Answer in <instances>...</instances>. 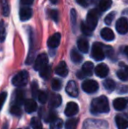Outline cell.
Returning a JSON list of instances; mask_svg holds the SVG:
<instances>
[{"mask_svg":"<svg viewBox=\"0 0 128 129\" xmlns=\"http://www.w3.org/2000/svg\"><path fill=\"white\" fill-rule=\"evenodd\" d=\"M60 42H61V34L56 33V34H55L53 36H51L48 39V46L50 48H56L60 45Z\"/></svg>","mask_w":128,"mask_h":129,"instance_id":"cell-11","label":"cell"},{"mask_svg":"<svg viewBox=\"0 0 128 129\" xmlns=\"http://www.w3.org/2000/svg\"><path fill=\"white\" fill-rule=\"evenodd\" d=\"M32 11L29 7H23L19 11V19L22 21L28 20V19L32 18Z\"/></svg>","mask_w":128,"mask_h":129,"instance_id":"cell-12","label":"cell"},{"mask_svg":"<svg viewBox=\"0 0 128 129\" xmlns=\"http://www.w3.org/2000/svg\"><path fill=\"white\" fill-rule=\"evenodd\" d=\"M21 1V4H23V5H30L32 4V2H33V0H20Z\"/></svg>","mask_w":128,"mask_h":129,"instance_id":"cell-44","label":"cell"},{"mask_svg":"<svg viewBox=\"0 0 128 129\" xmlns=\"http://www.w3.org/2000/svg\"><path fill=\"white\" fill-rule=\"evenodd\" d=\"M15 101L18 105H21L25 103V92L22 90H18L16 91V98Z\"/></svg>","mask_w":128,"mask_h":129,"instance_id":"cell-25","label":"cell"},{"mask_svg":"<svg viewBox=\"0 0 128 129\" xmlns=\"http://www.w3.org/2000/svg\"><path fill=\"white\" fill-rule=\"evenodd\" d=\"M125 71L127 73V75H128V66L127 67H125Z\"/></svg>","mask_w":128,"mask_h":129,"instance_id":"cell-47","label":"cell"},{"mask_svg":"<svg viewBox=\"0 0 128 129\" xmlns=\"http://www.w3.org/2000/svg\"><path fill=\"white\" fill-rule=\"evenodd\" d=\"M124 52H125V54H126V56L128 57V46L125 48V49H124Z\"/></svg>","mask_w":128,"mask_h":129,"instance_id":"cell-45","label":"cell"},{"mask_svg":"<svg viewBox=\"0 0 128 129\" xmlns=\"http://www.w3.org/2000/svg\"><path fill=\"white\" fill-rule=\"evenodd\" d=\"M77 47H78V49L82 53H87L89 51V42L87 40L83 39V38H81L78 40Z\"/></svg>","mask_w":128,"mask_h":129,"instance_id":"cell-21","label":"cell"},{"mask_svg":"<svg viewBox=\"0 0 128 129\" xmlns=\"http://www.w3.org/2000/svg\"><path fill=\"white\" fill-rule=\"evenodd\" d=\"M25 110L28 113H32V112H35L37 109V103L33 100V99H27L25 101Z\"/></svg>","mask_w":128,"mask_h":129,"instance_id":"cell-16","label":"cell"},{"mask_svg":"<svg viewBox=\"0 0 128 129\" xmlns=\"http://www.w3.org/2000/svg\"><path fill=\"white\" fill-rule=\"evenodd\" d=\"M28 78H29V76H28L27 71L22 70V71L19 72L17 75L14 76V77L12 78V84L17 87L25 86L28 83Z\"/></svg>","mask_w":128,"mask_h":129,"instance_id":"cell-2","label":"cell"},{"mask_svg":"<svg viewBox=\"0 0 128 129\" xmlns=\"http://www.w3.org/2000/svg\"><path fill=\"white\" fill-rule=\"evenodd\" d=\"M31 126L32 129H42V125H41L40 119L38 117H34L31 120Z\"/></svg>","mask_w":128,"mask_h":129,"instance_id":"cell-29","label":"cell"},{"mask_svg":"<svg viewBox=\"0 0 128 129\" xmlns=\"http://www.w3.org/2000/svg\"><path fill=\"white\" fill-rule=\"evenodd\" d=\"M76 2L81 5V6H83V7L88 6V1L87 0H76Z\"/></svg>","mask_w":128,"mask_h":129,"instance_id":"cell-43","label":"cell"},{"mask_svg":"<svg viewBox=\"0 0 128 129\" xmlns=\"http://www.w3.org/2000/svg\"><path fill=\"white\" fill-rule=\"evenodd\" d=\"M32 94L33 98H36L39 94V86H38V83L35 81L32 82Z\"/></svg>","mask_w":128,"mask_h":129,"instance_id":"cell-38","label":"cell"},{"mask_svg":"<svg viewBox=\"0 0 128 129\" xmlns=\"http://www.w3.org/2000/svg\"><path fill=\"white\" fill-rule=\"evenodd\" d=\"M116 125L118 129H127L128 128V121L125 118H123L120 115H117L115 118Z\"/></svg>","mask_w":128,"mask_h":129,"instance_id":"cell-20","label":"cell"},{"mask_svg":"<svg viewBox=\"0 0 128 129\" xmlns=\"http://www.w3.org/2000/svg\"><path fill=\"white\" fill-rule=\"evenodd\" d=\"M91 56L94 58L96 61H102L105 57V54L103 49V46L99 43H95L92 47V51H91Z\"/></svg>","mask_w":128,"mask_h":129,"instance_id":"cell-4","label":"cell"},{"mask_svg":"<svg viewBox=\"0 0 128 129\" xmlns=\"http://www.w3.org/2000/svg\"><path fill=\"white\" fill-rule=\"evenodd\" d=\"M2 7H3V14L5 16H8L10 13V5L8 0H2Z\"/></svg>","mask_w":128,"mask_h":129,"instance_id":"cell-31","label":"cell"},{"mask_svg":"<svg viewBox=\"0 0 128 129\" xmlns=\"http://www.w3.org/2000/svg\"><path fill=\"white\" fill-rule=\"evenodd\" d=\"M51 86L54 90H60L61 88H62V82L59 79H57V78H54L52 80Z\"/></svg>","mask_w":128,"mask_h":129,"instance_id":"cell-32","label":"cell"},{"mask_svg":"<svg viewBox=\"0 0 128 129\" xmlns=\"http://www.w3.org/2000/svg\"><path fill=\"white\" fill-rule=\"evenodd\" d=\"M44 119L46 122H50L51 123L53 120H55L56 119V115H55V112L54 111H49V112L47 113V115L44 116Z\"/></svg>","mask_w":128,"mask_h":129,"instance_id":"cell-34","label":"cell"},{"mask_svg":"<svg viewBox=\"0 0 128 129\" xmlns=\"http://www.w3.org/2000/svg\"><path fill=\"white\" fill-rule=\"evenodd\" d=\"M115 17V12H111V13H109L107 16H106V18L104 19V22H105L106 25H111V22H112L113 19H114Z\"/></svg>","mask_w":128,"mask_h":129,"instance_id":"cell-40","label":"cell"},{"mask_svg":"<svg viewBox=\"0 0 128 129\" xmlns=\"http://www.w3.org/2000/svg\"><path fill=\"white\" fill-rule=\"evenodd\" d=\"M77 123H78L77 119L71 118V119H68L66 121V123H65V129H75L77 126Z\"/></svg>","mask_w":128,"mask_h":129,"instance_id":"cell-27","label":"cell"},{"mask_svg":"<svg viewBox=\"0 0 128 129\" xmlns=\"http://www.w3.org/2000/svg\"><path fill=\"white\" fill-rule=\"evenodd\" d=\"M62 97L59 94H52L50 96V99H49V105L51 107L53 108H56V107L60 106L61 104H62Z\"/></svg>","mask_w":128,"mask_h":129,"instance_id":"cell-14","label":"cell"},{"mask_svg":"<svg viewBox=\"0 0 128 129\" xmlns=\"http://www.w3.org/2000/svg\"><path fill=\"white\" fill-rule=\"evenodd\" d=\"M50 129H62V126H63V121L61 119H56L55 120H53L51 123H50Z\"/></svg>","mask_w":128,"mask_h":129,"instance_id":"cell-28","label":"cell"},{"mask_svg":"<svg viewBox=\"0 0 128 129\" xmlns=\"http://www.w3.org/2000/svg\"><path fill=\"white\" fill-rule=\"evenodd\" d=\"M93 70H94V65L91 61H87L82 65V72L85 77H90V76L92 75Z\"/></svg>","mask_w":128,"mask_h":129,"instance_id":"cell-17","label":"cell"},{"mask_svg":"<svg viewBox=\"0 0 128 129\" xmlns=\"http://www.w3.org/2000/svg\"><path fill=\"white\" fill-rule=\"evenodd\" d=\"M127 105V101L123 98H118L113 101V106L117 111H122L125 108Z\"/></svg>","mask_w":128,"mask_h":129,"instance_id":"cell-18","label":"cell"},{"mask_svg":"<svg viewBox=\"0 0 128 129\" xmlns=\"http://www.w3.org/2000/svg\"><path fill=\"white\" fill-rule=\"evenodd\" d=\"M95 73L97 77H101V78H104L106 77L107 75L109 74V68L106 64L104 63H100L96 67L95 69Z\"/></svg>","mask_w":128,"mask_h":129,"instance_id":"cell-9","label":"cell"},{"mask_svg":"<svg viewBox=\"0 0 128 129\" xmlns=\"http://www.w3.org/2000/svg\"><path fill=\"white\" fill-rule=\"evenodd\" d=\"M55 72H56L57 75L61 76V77H67V75H68V66H67L66 62L61 61L58 64V66L56 67Z\"/></svg>","mask_w":128,"mask_h":129,"instance_id":"cell-13","label":"cell"},{"mask_svg":"<svg viewBox=\"0 0 128 129\" xmlns=\"http://www.w3.org/2000/svg\"><path fill=\"white\" fill-rule=\"evenodd\" d=\"M78 112V105L75 102H68L65 109V114L68 117H73Z\"/></svg>","mask_w":128,"mask_h":129,"instance_id":"cell-10","label":"cell"},{"mask_svg":"<svg viewBox=\"0 0 128 129\" xmlns=\"http://www.w3.org/2000/svg\"><path fill=\"white\" fill-rule=\"evenodd\" d=\"M6 97H7V93L6 92H2L0 94V111H1L2 107L4 105V103L5 102V99H6Z\"/></svg>","mask_w":128,"mask_h":129,"instance_id":"cell-42","label":"cell"},{"mask_svg":"<svg viewBox=\"0 0 128 129\" xmlns=\"http://www.w3.org/2000/svg\"><path fill=\"white\" fill-rule=\"evenodd\" d=\"M51 67L49 66V65H47L46 67H44L43 69H41L40 70H39V76H40L42 78H44V79H48V78L50 77V76H51Z\"/></svg>","mask_w":128,"mask_h":129,"instance_id":"cell-24","label":"cell"},{"mask_svg":"<svg viewBox=\"0 0 128 129\" xmlns=\"http://www.w3.org/2000/svg\"><path fill=\"white\" fill-rule=\"evenodd\" d=\"M116 29L118 34H125L128 32V22L125 18H120L116 23Z\"/></svg>","mask_w":128,"mask_h":129,"instance_id":"cell-7","label":"cell"},{"mask_svg":"<svg viewBox=\"0 0 128 129\" xmlns=\"http://www.w3.org/2000/svg\"><path fill=\"white\" fill-rule=\"evenodd\" d=\"M117 75H118V77L122 81H127L128 80V75L125 70H118L117 72Z\"/></svg>","mask_w":128,"mask_h":129,"instance_id":"cell-39","label":"cell"},{"mask_svg":"<svg viewBox=\"0 0 128 129\" xmlns=\"http://www.w3.org/2000/svg\"><path fill=\"white\" fill-rule=\"evenodd\" d=\"M70 18H71V24L74 31L75 30V26H76V12L75 9H72L70 12Z\"/></svg>","mask_w":128,"mask_h":129,"instance_id":"cell-37","label":"cell"},{"mask_svg":"<svg viewBox=\"0 0 128 129\" xmlns=\"http://www.w3.org/2000/svg\"><path fill=\"white\" fill-rule=\"evenodd\" d=\"M26 129H28V128H26Z\"/></svg>","mask_w":128,"mask_h":129,"instance_id":"cell-48","label":"cell"},{"mask_svg":"<svg viewBox=\"0 0 128 129\" xmlns=\"http://www.w3.org/2000/svg\"><path fill=\"white\" fill-rule=\"evenodd\" d=\"M70 57H71L72 61L75 63H79L82 61V55L78 52V50H76L75 48H74L71 51Z\"/></svg>","mask_w":128,"mask_h":129,"instance_id":"cell-22","label":"cell"},{"mask_svg":"<svg viewBox=\"0 0 128 129\" xmlns=\"http://www.w3.org/2000/svg\"><path fill=\"white\" fill-rule=\"evenodd\" d=\"M111 0H100L98 3V9L101 12H105L111 6Z\"/></svg>","mask_w":128,"mask_h":129,"instance_id":"cell-23","label":"cell"},{"mask_svg":"<svg viewBox=\"0 0 128 129\" xmlns=\"http://www.w3.org/2000/svg\"><path fill=\"white\" fill-rule=\"evenodd\" d=\"M81 29H82V34H85V35H87V36L91 35V34L93 33V31L86 25L85 22H82V24H81Z\"/></svg>","mask_w":128,"mask_h":129,"instance_id":"cell-33","label":"cell"},{"mask_svg":"<svg viewBox=\"0 0 128 129\" xmlns=\"http://www.w3.org/2000/svg\"><path fill=\"white\" fill-rule=\"evenodd\" d=\"M10 112H11V113L13 114V115H15V116H20L21 113H22V111H21L20 107H19V105H12V106L11 107Z\"/></svg>","mask_w":128,"mask_h":129,"instance_id":"cell-36","label":"cell"},{"mask_svg":"<svg viewBox=\"0 0 128 129\" xmlns=\"http://www.w3.org/2000/svg\"><path fill=\"white\" fill-rule=\"evenodd\" d=\"M98 12L97 10H91L88 12L87 19H86V25L90 27L92 31L96 28L98 21Z\"/></svg>","mask_w":128,"mask_h":129,"instance_id":"cell-3","label":"cell"},{"mask_svg":"<svg viewBox=\"0 0 128 129\" xmlns=\"http://www.w3.org/2000/svg\"><path fill=\"white\" fill-rule=\"evenodd\" d=\"M6 38V29L4 21H0V42H3Z\"/></svg>","mask_w":128,"mask_h":129,"instance_id":"cell-30","label":"cell"},{"mask_svg":"<svg viewBox=\"0 0 128 129\" xmlns=\"http://www.w3.org/2000/svg\"><path fill=\"white\" fill-rule=\"evenodd\" d=\"M50 17L52 18L53 20H55V22H58L59 20V15H58V11L57 10H51L49 12Z\"/></svg>","mask_w":128,"mask_h":129,"instance_id":"cell-41","label":"cell"},{"mask_svg":"<svg viewBox=\"0 0 128 129\" xmlns=\"http://www.w3.org/2000/svg\"><path fill=\"white\" fill-rule=\"evenodd\" d=\"M48 57L47 55V54H45V53L39 54L36 57L35 61H34V70L39 71L41 69L46 67L48 65Z\"/></svg>","mask_w":128,"mask_h":129,"instance_id":"cell-5","label":"cell"},{"mask_svg":"<svg viewBox=\"0 0 128 129\" xmlns=\"http://www.w3.org/2000/svg\"><path fill=\"white\" fill-rule=\"evenodd\" d=\"M101 36L104 40L107 41H111L115 39L114 33L111 30L110 28H104L101 31Z\"/></svg>","mask_w":128,"mask_h":129,"instance_id":"cell-19","label":"cell"},{"mask_svg":"<svg viewBox=\"0 0 128 129\" xmlns=\"http://www.w3.org/2000/svg\"><path fill=\"white\" fill-rule=\"evenodd\" d=\"M53 4H56L57 3V0H50Z\"/></svg>","mask_w":128,"mask_h":129,"instance_id":"cell-46","label":"cell"},{"mask_svg":"<svg viewBox=\"0 0 128 129\" xmlns=\"http://www.w3.org/2000/svg\"><path fill=\"white\" fill-rule=\"evenodd\" d=\"M66 92L70 96V97H73V98H76L79 94L78 91V87L76 85V83L73 80L69 81L68 83L66 86Z\"/></svg>","mask_w":128,"mask_h":129,"instance_id":"cell-8","label":"cell"},{"mask_svg":"<svg viewBox=\"0 0 128 129\" xmlns=\"http://www.w3.org/2000/svg\"><path fill=\"white\" fill-rule=\"evenodd\" d=\"M103 84H104V88H105L109 92L113 91L115 87H116V83L111 79H106L105 81L103 83Z\"/></svg>","mask_w":128,"mask_h":129,"instance_id":"cell-26","label":"cell"},{"mask_svg":"<svg viewBox=\"0 0 128 129\" xmlns=\"http://www.w3.org/2000/svg\"><path fill=\"white\" fill-rule=\"evenodd\" d=\"M37 98H38L39 102L41 104H45L48 101V94L45 91H39V94H38Z\"/></svg>","mask_w":128,"mask_h":129,"instance_id":"cell-35","label":"cell"},{"mask_svg":"<svg viewBox=\"0 0 128 129\" xmlns=\"http://www.w3.org/2000/svg\"><path fill=\"white\" fill-rule=\"evenodd\" d=\"M82 88L87 93H94L98 90V83L95 80H86L82 83Z\"/></svg>","mask_w":128,"mask_h":129,"instance_id":"cell-6","label":"cell"},{"mask_svg":"<svg viewBox=\"0 0 128 129\" xmlns=\"http://www.w3.org/2000/svg\"><path fill=\"white\" fill-rule=\"evenodd\" d=\"M33 44H34V39H33V34L31 32L30 34V48H29V54H28V57L26 59V64H30L32 62L34 58V50H33Z\"/></svg>","mask_w":128,"mask_h":129,"instance_id":"cell-15","label":"cell"},{"mask_svg":"<svg viewBox=\"0 0 128 129\" xmlns=\"http://www.w3.org/2000/svg\"><path fill=\"white\" fill-rule=\"evenodd\" d=\"M109 101L105 96H100L98 98H96L91 102V112L93 113H106V112H109Z\"/></svg>","mask_w":128,"mask_h":129,"instance_id":"cell-1","label":"cell"}]
</instances>
